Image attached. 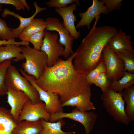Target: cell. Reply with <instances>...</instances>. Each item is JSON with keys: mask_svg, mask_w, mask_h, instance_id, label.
Segmentation results:
<instances>
[{"mask_svg": "<svg viewBox=\"0 0 134 134\" xmlns=\"http://www.w3.org/2000/svg\"><path fill=\"white\" fill-rule=\"evenodd\" d=\"M74 53L66 60L59 59L47 67L43 74L35 79V83L43 90L57 94L62 103L91 89L86 75L76 70L72 63Z\"/></svg>", "mask_w": 134, "mask_h": 134, "instance_id": "obj_1", "label": "cell"}, {"mask_svg": "<svg viewBox=\"0 0 134 134\" xmlns=\"http://www.w3.org/2000/svg\"><path fill=\"white\" fill-rule=\"evenodd\" d=\"M100 17L95 18L92 28L74 53V67L78 72L86 75L103 61V50L118 31L109 26L97 27Z\"/></svg>", "mask_w": 134, "mask_h": 134, "instance_id": "obj_2", "label": "cell"}, {"mask_svg": "<svg viewBox=\"0 0 134 134\" xmlns=\"http://www.w3.org/2000/svg\"><path fill=\"white\" fill-rule=\"evenodd\" d=\"M22 49V53L26 60L22 64L23 70L28 75L38 78L47 67V55L44 52L32 48L29 45L23 46Z\"/></svg>", "mask_w": 134, "mask_h": 134, "instance_id": "obj_3", "label": "cell"}, {"mask_svg": "<svg viewBox=\"0 0 134 134\" xmlns=\"http://www.w3.org/2000/svg\"><path fill=\"white\" fill-rule=\"evenodd\" d=\"M100 99L106 111L117 122L126 125L130 122L125 111V102L121 93L110 88L102 92Z\"/></svg>", "mask_w": 134, "mask_h": 134, "instance_id": "obj_4", "label": "cell"}, {"mask_svg": "<svg viewBox=\"0 0 134 134\" xmlns=\"http://www.w3.org/2000/svg\"><path fill=\"white\" fill-rule=\"evenodd\" d=\"M5 82L7 87L15 91L24 93L33 104L42 101L35 88L25 77L21 75L16 67L11 64L6 72Z\"/></svg>", "mask_w": 134, "mask_h": 134, "instance_id": "obj_5", "label": "cell"}, {"mask_svg": "<svg viewBox=\"0 0 134 134\" xmlns=\"http://www.w3.org/2000/svg\"><path fill=\"white\" fill-rule=\"evenodd\" d=\"M98 115L91 111H82L75 107L71 112H59L50 115L49 122H55L59 120L68 118L81 123L85 129L84 134H90L97 121Z\"/></svg>", "mask_w": 134, "mask_h": 134, "instance_id": "obj_6", "label": "cell"}, {"mask_svg": "<svg viewBox=\"0 0 134 134\" xmlns=\"http://www.w3.org/2000/svg\"><path fill=\"white\" fill-rule=\"evenodd\" d=\"M102 53L107 78L112 82L118 80L123 76L125 71L123 61L112 51L108 43L104 48Z\"/></svg>", "mask_w": 134, "mask_h": 134, "instance_id": "obj_7", "label": "cell"}, {"mask_svg": "<svg viewBox=\"0 0 134 134\" xmlns=\"http://www.w3.org/2000/svg\"><path fill=\"white\" fill-rule=\"evenodd\" d=\"M19 70L22 75L28 80L37 91L40 100L44 102L45 104V109L48 113L51 115L57 112H63V103L57 94L43 90L35 83L34 80L35 78L34 76L28 75L21 69Z\"/></svg>", "mask_w": 134, "mask_h": 134, "instance_id": "obj_8", "label": "cell"}, {"mask_svg": "<svg viewBox=\"0 0 134 134\" xmlns=\"http://www.w3.org/2000/svg\"><path fill=\"white\" fill-rule=\"evenodd\" d=\"M58 34L57 33L44 31L43 44L40 50L47 56V67H50L59 59V57L63 56L64 49L58 42Z\"/></svg>", "mask_w": 134, "mask_h": 134, "instance_id": "obj_9", "label": "cell"}, {"mask_svg": "<svg viewBox=\"0 0 134 134\" xmlns=\"http://www.w3.org/2000/svg\"><path fill=\"white\" fill-rule=\"evenodd\" d=\"M45 21L48 25L45 30L55 31L59 34V38L58 42L65 47L63 56L64 57L67 59L71 54H73L74 53L72 50V47L74 39L60 20L56 17H49L45 19Z\"/></svg>", "mask_w": 134, "mask_h": 134, "instance_id": "obj_10", "label": "cell"}, {"mask_svg": "<svg viewBox=\"0 0 134 134\" xmlns=\"http://www.w3.org/2000/svg\"><path fill=\"white\" fill-rule=\"evenodd\" d=\"M45 104L42 101L33 104L30 100L24 104L20 113L18 122L23 120L35 122L43 119L49 122L50 115L45 109Z\"/></svg>", "mask_w": 134, "mask_h": 134, "instance_id": "obj_11", "label": "cell"}, {"mask_svg": "<svg viewBox=\"0 0 134 134\" xmlns=\"http://www.w3.org/2000/svg\"><path fill=\"white\" fill-rule=\"evenodd\" d=\"M109 13L102 0H93L92 5L86 11L79 13L81 18L76 28H79L86 26L89 29L91 24L94 18L100 16L102 13L107 14Z\"/></svg>", "mask_w": 134, "mask_h": 134, "instance_id": "obj_12", "label": "cell"}, {"mask_svg": "<svg viewBox=\"0 0 134 134\" xmlns=\"http://www.w3.org/2000/svg\"><path fill=\"white\" fill-rule=\"evenodd\" d=\"M7 102L11 107L10 113L13 118L18 122L20 113L25 103L30 100L29 97L21 91H17L7 87Z\"/></svg>", "mask_w": 134, "mask_h": 134, "instance_id": "obj_13", "label": "cell"}, {"mask_svg": "<svg viewBox=\"0 0 134 134\" xmlns=\"http://www.w3.org/2000/svg\"><path fill=\"white\" fill-rule=\"evenodd\" d=\"M77 5L74 3L66 7L61 8H56L55 12L60 15L63 20L64 26L69 31L74 39H79L80 32L77 30L75 25L76 20V16L73 13L77 9Z\"/></svg>", "mask_w": 134, "mask_h": 134, "instance_id": "obj_14", "label": "cell"}, {"mask_svg": "<svg viewBox=\"0 0 134 134\" xmlns=\"http://www.w3.org/2000/svg\"><path fill=\"white\" fill-rule=\"evenodd\" d=\"M132 37L126 34L122 29L117 33L108 43V45L112 51L115 53L128 50L134 53L133 43L131 41Z\"/></svg>", "mask_w": 134, "mask_h": 134, "instance_id": "obj_15", "label": "cell"}, {"mask_svg": "<svg viewBox=\"0 0 134 134\" xmlns=\"http://www.w3.org/2000/svg\"><path fill=\"white\" fill-rule=\"evenodd\" d=\"M33 5L35 9V12L31 16L28 18L22 17L14 12L10 11L7 8H5L3 10L2 14V16L3 17H6L8 15H10L18 19L20 21V24L18 27L15 28H11V29L16 37H18L22 31L32 22L35 17L39 13L46 9V7H39L36 2L34 3Z\"/></svg>", "mask_w": 134, "mask_h": 134, "instance_id": "obj_16", "label": "cell"}, {"mask_svg": "<svg viewBox=\"0 0 134 134\" xmlns=\"http://www.w3.org/2000/svg\"><path fill=\"white\" fill-rule=\"evenodd\" d=\"M92 96L90 89L86 92L70 99L63 103L65 106L75 107L82 111L95 110L96 108L91 100Z\"/></svg>", "mask_w": 134, "mask_h": 134, "instance_id": "obj_17", "label": "cell"}, {"mask_svg": "<svg viewBox=\"0 0 134 134\" xmlns=\"http://www.w3.org/2000/svg\"><path fill=\"white\" fill-rule=\"evenodd\" d=\"M22 47L20 45L7 44L0 46V63L5 60H13L17 62L24 60L22 53Z\"/></svg>", "mask_w": 134, "mask_h": 134, "instance_id": "obj_18", "label": "cell"}, {"mask_svg": "<svg viewBox=\"0 0 134 134\" xmlns=\"http://www.w3.org/2000/svg\"><path fill=\"white\" fill-rule=\"evenodd\" d=\"M43 129L40 120L35 122L23 120L17 122L12 134H40Z\"/></svg>", "mask_w": 134, "mask_h": 134, "instance_id": "obj_19", "label": "cell"}, {"mask_svg": "<svg viewBox=\"0 0 134 134\" xmlns=\"http://www.w3.org/2000/svg\"><path fill=\"white\" fill-rule=\"evenodd\" d=\"M17 122L13 118L10 110L0 106V134H12Z\"/></svg>", "mask_w": 134, "mask_h": 134, "instance_id": "obj_20", "label": "cell"}, {"mask_svg": "<svg viewBox=\"0 0 134 134\" xmlns=\"http://www.w3.org/2000/svg\"><path fill=\"white\" fill-rule=\"evenodd\" d=\"M48 26L47 24L43 19L34 18L32 22L24 29L18 37L21 41L28 42L31 36L37 32L44 31Z\"/></svg>", "mask_w": 134, "mask_h": 134, "instance_id": "obj_21", "label": "cell"}, {"mask_svg": "<svg viewBox=\"0 0 134 134\" xmlns=\"http://www.w3.org/2000/svg\"><path fill=\"white\" fill-rule=\"evenodd\" d=\"M122 97L126 104L125 111L129 121L134 120V86L125 88L121 93Z\"/></svg>", "mask_w": 134, "mask_h": 134, "instance_id": "obj_22", "label": "cell"}, {"mask_svg": "<svg viewBox=\"0 0 134 134\" xmlns=\"http://www.w3.org/2000/svg\"><path fill=\"white\" fill-rule=\"evenodd\" d=\"M61 119L57 122H50L45 121L43 119L40 120L43 126V129L40 134H74V132H65L62 128L65 124L64 121Z\"/></svg>", "mask_w": 134, "mask_h": 134, "instance_id": "obj_23", "label": "cell"}, {"mask_svg": "<svg viewBox=\"0 0 134 134\" xmlns=\"http://www.w3.org/2000/svg\"><path fill=\"white\" fill-rule=\"evenodd\" d=\"M134 84V74L125 71L124 75L120 79L111 82L110 88L116 92L121 93L124 89Z\"/></svg>", "mask_w": 134, "mask_h": 134, "instance_id": "obj_24", "label": "cell"}, {"mask_svg": "<svg viewBox=\"0 0 134 134\" xmlns=\"http://www.w3.org/2000/svg\"><path fill=\"white\" fill-rule=\"evenodd\" d=\"M115 53L123 61L125 71L134 74V53L126 50L121 52Z\"/></svg>", "mask_w": 134, "mask_h": 134, "instance_id": "obj_25", "label": "cell"}, {"mask_svg": "<svg viewBox=\"0 0 134 134\" xmlns=\"http://www.w3.org/2000/svg\"><path fill=\"white\" fill-rule=\"evenodd\" d=\"M11 63V60H8L0 63V96L6 94L7 90L5 82V76L7 69Z\"/></svg>", "mask_w": 134, "mask_h": 134, "instance_id": "obj_26", "label": "cell"}, {"mask_svg": "<svg viewBox=\"0 0 134 134\" xmlns=\"http://www.w3.org/2000/svg\"><path fill=\"white\" fill-rule=\"evenodd\" d=\"M111 83L108 80L105 73L103 72L96 77L91 82V84H94L99 87L103 92L110 88Z\"/></svg>", "mask_w": 134, "mask_h": 134, "instance_id": "obj_27", "label": "cell"}, {"mask_svg": "<svg viewBox=\"0 0 134 134\" xmlns=\"http://www.w3.org/2000/svg\"><path fill=\"white\" fill-rule=\"evenodd\" d=\"M6 22L0 17V38L2 40L15 41L16 38Z\"/></svg>", "mask_w": 134, "mask_h": 134, "instance_id": "obj_28", "label": "cell"}, {"mask_svg": "<svg viewBox=\"0 0 134 134\" xmlns=\"http://www.w3.org/2000/svg\"><path fill=\"white\" fill-rule=\"evenodd\" d=\"M74 3H76L77 5H79L80 2L78 0H50L44 3L50 7L61 8Z\"/></svg>", "mask_w": 134, "mask_h": 134, "instance_id": "obj_29", "label": "cell"}, {"mask_svg": "<svg viewBox=\"0 0 134 134\" xmlns=\"http://www.w3.org/2000/svg\"><path fill=\"white\" fill-rule=\"evenodd\" d=\"M44 35V31L34 34L30 37L28 41L31 43L35 49L40 50L43 43Z\"/></svg>", "mask_w": 134, "mask_h": 134, "instance_id": "obj_30", "label": "cell"}, {"mask_svg": "<svg viewBox=\"0 0 134 134\" xmlns=\"http://www.w3.org/2000/svg\"><path fill=\"white\" fill-rule=\"evenodd\" d=\"M106 70L105 65L103 61H102L94 69L86 75L87 81L91 85V82L95 78L101 73H106Z\"/></svg>", "mask_w": 134, "mask_h": 134, "instance_id": "obj_31", "label": "cell"}, {"mask_svg": "<svg viewBox=\"0 0 134 134\" xmlns=\"http://www.w3.org/2000/svg\"><path fill=\"white\" fill-rule=\"evenodd\" d=\"M10 4L14 6L17 10H24L26 8L29 10V6L25 0H0V4Z\"/></svg>", "mask_w": 134, "mask_h": 134, "instance_id": "obj_32", "label": "cell"}, {"mask_svg": "<svg viewBox=\"0 0 134 134\" xmlns=\"http://www.w3.org/2000/svg\"><path fill=\"white\" fill-rule=\"evenodd\" d=\"M108 12L120 9L123 0H102Z\"/></svg>", "mask_w": 134, "mask_h": 134, "instance_id": "obj_33", "label": "cell"}, {"mask_svg": "<svg viewBox=\"0 0 134 134\" xmlns=\"http://www.w3.org/2000/svg\"><path fill=\"white\" fill-rule=\"evenodd\" d=\"M14 44L18 45L27 46L29 45V42L24 41L16 42L12 40H0V46L7 44Z\"/></svg>", "mask_w": 134, "mask_h": 134, "instance_id": "obj_34", "label": "cell"}, {"mask_svg": "<svg viewBox=\"0 0 134 134\" xmlns=\"http://www.w3.org/2000/svg\"><path fill=\"white\" fill-rule=\"evenodd\" d=\"M2 10V6L1 4H0V14Z\"/></svg>", "mask_w": 134, "mask_h": 134, "instance_id": "obj_35", "label": "cell"}, {"mask_svg": "<svg viewBox=\"0 0 134 134\" xmlns=\"http://www.w3.org/2000/svg\"></svg>", "mask_w": 134, "mask_h": 134, "instance_id": "obj_36", "label": "cell"}]
</instances>
